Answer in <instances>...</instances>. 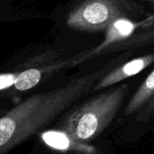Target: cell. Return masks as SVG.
I'll use <instances>...</instances> for the list:
<instances>
[{"instance_id":"6da1fadb","label":"cell","mask_w":154,"mask_h":154,"mask_svg":"<svg viewBox=\"0 0 154 154\" xmlns=\"http://www.w3.org/2000/svg\"><path fill=\"white\" fill-rule=\"evenodd\" d=\"M121 60L119 57L65 86L33 95L8 111L0 118V154H6L50 125L81 96L92 90L94 84L116 68Z\"/></svg>"},{"instance_id":"7a4b0ae2","label":"cell","mask_w":154,"mask_h":154,"mask_svg":"<svg viewBox=\"0 0 154 154\" xmlns=\"http://www.w3.org/2000/svg\"><path fill=\"white\" fill-rule=\"evenodd\" d=\"M128 92L129 86L122 84L89 99L65 117L60 130L79 143L93 141L114 120Z\"/></svg>"},{"instance_id":"3957f363","label":"cell","mask_w":154,"mask_h":154,"mask_svg":"<svg viewBox=\"0 0 154 154\" xmlns=\"http://www.w3.org/2000/svg\"><path fill=\"white\" fill-rule=\"evenodd\" d=\"M153 19V16H150L143 21L137 22L125 15L117 17L106 30L104 41L97 46L71 59L72 65L79 64L100 54L145 43L149 35L147 32H142L141 30L149 28Z\"/></svg>"},{"instance_id":"277c9868","label":"cell","mask_w":154,"mask_h":154,"mask_svg":"<svg viewBox=\"0 0 154 154\" xmlns=\"http://www.w3.org/2000/svg\"><path fill=\"white\" fill-rule=\"evenodd\" d=\"M122 15L124 6L118 0H86L69 12L66 23L74 30L99 32Z\"/></svg>"},{"instance_id":"5b68a950","label":"cell","mask_w":154,"mask_h":154,"mask_svg":"<svg viewBox=\"0 0 154 154\" xmlns=\"http://www.w3.org/2000/svg\"><path fill=\"white\" fill-rule=\"evenodd\" d=\"M153 62L154 53H152L133 59L123 65H118L116 68L104 76L100 80H98L97 85L93 87L92 90L103 89L117 84L118 82H121L128 78L135 76L152 65Z\"/></svg>"},{"instance_id":"8992f818","label":"cell","mask_w":154,"mask_h":154,"mask_svg":"<svg viewBox=\"0 0 154 154\" xmlns=\"http://www.w3.org/2000/svg\"><path fill=\"white\" fill-rule=\"evenodd\" d=\"M69 63L72 64V60H70L69 61L60 62L44 68H29L22 71H19V74L16 78L15 83L13 86V88L16 91H26L28 89H31L33 87H35L38 83H40L44 75H49L50 73H52L67 66Z\"/></svg>"},{"instance_id":"52a82bcc","label":"cell","mask_w":154,"mask_h":154,"mask_svg":"<svg viewBox=\"0 0 154 154\" xmlns=\"http://www.w3.org/2000/svg\"><path fill=\"white\" fill-rule=\"evenodd\" d=\"M42 139L49 146L60 151H74L77 152L90 153L96 150L95 147L74 141L66 133L60 130L45 132L42 134Z\"/></svg>"},{"instance_id":"ba28073f","label":"cell","mask_w":154,"mask_h":154,"mask_svg":"<svg viewBox=\"0 0 154 154\" xmlns=\"http://www.w3.org/2000/svg\"><path fill=\"white\" fill-rule=\"evenodd\" d=\"M154 97V69L142 83L137 91L129 101L126 108V115H133L139 109L143 108Z\"/></svg>"},{"instance_id":"9c48e42d","label":"cell","mask_w":154,"mask_h":154,"mask_svg":"<svg viewBox=\"0 0 154 154\" xmlns=\"http://www.w3.org/2000/svg\"><path fill=\"white\" fill-rule=\"evenodd\" d=\"M19 72L1 73L0 74V91L13 87L15 83Z\"/></svg>"},{"instance_id":"30bf717a","label":"cell","mask_w":154,"mask_h":154,"mask_svg":"<svg viewBox=\"0 0 154 154\" xmlns=\"http://www.w3.org/2000/svg\"><path fill=\"white\" fill-rule=\"evenodd\" d=\"M72 154H103L101 152H99L98 150H95L93 152H90V153H84V152H76V153H72Z\"/></svg>"},{"instance_id":"8fae6325","label":"cell","mask_w":154,"mask_h":154,"mask_svg":"<svg viewBox=\"0 0 154 154\" xmlns=\"http://www.w3.org/2000/svg\"><path fill=\"white\" fill-rule=\"evenodd\" d=\"M146 1H154V0H146Z\"/></svg>"}]
</instances>
